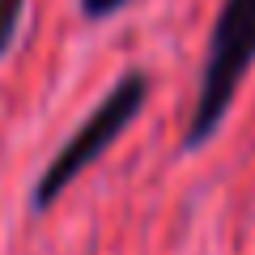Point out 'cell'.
Wrapping results in <instances>:
<instances>
[{
	"label": "cell",
	"mask_w": 255,
	"mask_h": 255,
	"mask_svg": "<svg viewBox=\"0 0 255 255\" xmlns=\"http://www.w3.org/2000/svg\"><path fill=\"white\" fill-rule=\"evenodd\" d=\"M128 0H81V9L90 13V17H111L115 9H124Z\"/></svg>",
	"instance_id": "4"
},
{
	"label": "cell",
	"mask_w": 255,
	"mask_h": 255,
	"mask_svg": "<svg viewBox=\"0 0 255 255\" xmlns=\"http://www.w3.org/2000/svg\"><path fill=\"white\" fill-rule=\"evenodd\" d=\"M145 94H149V85H145V77H140V73L119 77V85L98 102V107H94V115L77 128L73 136L64 140V149L51 157V166L43 170V179L34 183V200H30V204H34V213L51 209L55 196H64V187H68V183H73L94 157H102L111 145H115L119 132L140 115Z\"/></svg>",
	"instance_id": "2"
},
{
	"label": "cell",
	"mask_w": 255,
	"mask_h": 255,
	"mask_svg": "<svg viewBox=\"0 0 255 255\" xmlns=\"http://www.w3.org/2000/svg\"><path fill=\"white\" fill-rule=\"evenodd\" d=\"M21 13H26V0H0V55L9 51L13 34L21 26Z\"/></svg>",
	"instance_id": "3"
},
{
	"label": "cell",
	"mask_w": 255,
	"mask_h": 255,
	"mask_svg": "<svg viewBox=\"0 0 255 255\" xmlns=\"http://www.w3.org/2000/svg\"><path fill=\"white\" fill-rule=\"evenodd\" d=\"M251 64H255V0H226L209 38V60H204V73H200V94L191 107L183 149H200L221 128Z\"/></svg>",
	"instance_id": "1"
}]
</instances>
